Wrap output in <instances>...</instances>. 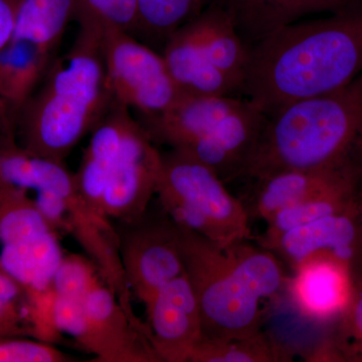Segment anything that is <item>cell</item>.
Returning <instances> with one entry per match:
<instances>
[{"instance_id": "6da1fadb", "label": "cell", "mask_w": 362, "mask_h": 362, "mask_svg": "<svg viewBox=\"0 0 362 362\" xmlns=\"http://www.w3.org/2000/svg\"><path fill=\"white\" fill-rule=\"evenodd\" d=\"M361 75L362 0H350L330 16L298 21L252 45L240 93L270 115Z\"/></svg>"}, {"instance_id": "7a4b0ae2", "label": "cell", "mask_w": 362, "mask_h": 362, "mask_svg": "<svg viewBox=\"0 0 362 362\" xmlns=\"http://www.w3.org/2000/svg\"><path fill=\"white\" fill-rule=\"evenodd\" d=\"M177 226L185 273L201 313L202 338L262 332V305L284 291L287 277L278 257L250 240L218 245Z\"/></svg>"}, {"instance_id": "3957f363", "label": "cell", "mask_w": 362, "mask_h": 362, "mask_svg": "<svg viewBox=\"0 0 362 362\" xmlns=\"http://www.w3.org/2000/svg\"><path fill=\"white\" fill-rule=\"evenodd\" d=\"M361 158L362 75L342 89L267 115L240 180L284 170H331Z\"/></svg>"}, {"instance_id": "277c9868", "label": "cell", "mask_w": 362, "mask_h": 362, "mask_svg": "<svg viewBox=\"0 0 362 362\" xmlns=\"http://www.w3.org/2000/svg\"><path fill=\"white\" fill-rule=\"evenodd\" d=\"M103 33L80 28L70 51L54 59L40 89L16 115L14 132L23 148L64 162L111 108Z\"/></svg>"}, {"instance_id": "5b68a950", "label": "cell", "mask_w": 362, "mask_h": 362, "mask_svg": "<svg viewBox=\"0 0 362 362\" xmlns=\"http://www.w3.org/2000/svg\"><path fill=\"white\" fill-rule=\"evenodd\" d=\"M90 133L75 173L80 194L113 223L137 220L156 195L160 152L129 108L116 101Z\"/></svg>"}, {"instance_id": "8992f818", "label": "cell", "mask_w": 362, "mask_h": 362, "mask_svg": "<svg viewBox=\"0 0 362 362\" xmlns=\"http://www.w3.org/2000/svg\"><path fill=\"white\" fill-rule=\"evenodd\" d=\"M158 204L177 225L218 245L252 238L249 216L214 171L171 149L161 153Z\"/></svg>"}, {"instance_id": "52a82bcc", "label": "cell", "mask_w": 362, "mask_h": 362, "mask_svg": "<svg viewBox=\"0 0 362 362\" xmlns=\"http://www.w3.org/2000/svg\"><path fill=\"white\" fill-rule=\"evenodd\" d=\"M35 199L58 232L65 230L75 238L121 306L131 318L141 322L133 311V295L124 274L115 223L88 204L80 194L75 173L64 162H54Z\"/></svg>"}, {"instance_id": "ba28073f", "label": "cell", "mask_w": 362, "mask_h": 362, "mask_svg": "<svg viewBox=\"0 0 362 362\" xmlns=\"http://www.w3.org/2000/svg\"><path fill=\"white\" fill-rule=\"evenodd\" d=\"M0 268L28 289L52 287L65 254L59 232L23 188L0 185Z\"/></svg>"}, {"instance_id": "9c48e42d", "label": "cell", "mask_w": 362, "mask_h": 362, "mask_svg": "<svg viewBox=\"0 0 362 362\" xmlns=\"http://www.w3.org/2000/svg\"><path fill=\"white\" fill-rule=\"evenodd\" d=\"M59 327L81 349L95 356L93 361H161L146 324L131 318L104 282L90 290L81 306L63 317Z\"/></svg>"}, {"instance_id": "30bf717a", "label": "cell", "mask_w": 362, "mask_h": 362, "mask_svg": "<svg viewBox=\"0 0 362 362\" xmlns=\"http://www.w3.org/2000/svg\"><path fill=\"white\" fill-rule=\"evenodd\" d=\"M102 52L114 100L141 112L144 119L160 116L181 97L162 54L129 33L105 30Z\"/></svg>"}, {"instance_id": "8fae6325", "label": "cell", "mask_w": 362, "mask_h": 362, "mask_svg": "<svg viewBox=\"0 0 362 362\" xmlns=\"http://www.w3.org/2000/svg\"><path fill=\"white\" fill-rule=\"evenodd\" d=\"M151 206L137 220L116 223L124 274L133 297L144 306L168 283L185 273L180 228Z\"/></svg>"}, {"instance_id": "7c38bea8", "label": "cell", "mask_w": 362, "mask_h": 362, "mask_svg": "<svg viewBox=\"0 0 362 362\" xmlns=\"http://www.w3.org/2000/svg\"><path fill=\"white\" fill-rule=\"evenodd\" d=\"M284 291L305 320L329 322L342 316L354 296L352 268L329 254L314 255L293 268Z\"/></svg>"}, {"instance_id": "4fadbf2b", "label": "cell", "mask_w": 362, "mask_h": 362, "mask_svg": "<svg viewBox=\"0 0 362 362\" xmlns=\"http://www.w3.org/2000/svg\"><path fill=\"white\" fill-rule=\"evenodd\" d=\"M144 307L150 340L161 362H189L202 329L199 305L185 273L162 287Z\"/></svg>"}, {"instance_id": "5bb4252c", "label": "cell", "mask_w": 362, "mask_h": 362, "mask_svg": "<svg viewBox=\"0 0 362 362\" xmlns=\"http://www.w3.org/2000/svg\"><path fill=\"white\" fill-rule=\"evenodd\" d=\"M361 178L356 165L322 171H279L246 180L247 189L238 199L250 221H267L286 207L333 188L361 183Z\"/></svg>"}, {"instance_id": "9a60e30c", "label": "cell", "mask_w": 362, "mask_h": 362, "mask_svg": "<svg viewBox=\"0 0 362 362\" xmlns=\"http://www.w3.org/2000/svg\"><path fill=\"white\" fill-rule=\"evenodd\" d=\"M266 250L284 259L292 269L314 255L329 254L354 270V262L362 256V202L356 209L293 228Z\"/></svg>"}, {"instance_id": "2e32d148", "label": "cell", "mask_w": 362, "mask_h": 362, "mask_svg": "<svg viewBox=\"0 0 362 362\" xmlns=\"http://www.w3.org/2000/svg\"><path fill=\"white\" fill-rule=\"evenodd\" d=\"M162 57L181 96H233L240 92L239 86L207 59L189 23L169 37Z\"/></svg>"}, {"instance_id": "e0dca14e", "label": "cell", "mask_w": 362, "mask_h": 362, "mask_svg": "<svg viewBox=\"0 0 362 362\" xmlns=\"http://www.w3.org/2000/svg\"><path fill=\"white\" fill-rule=\"evenodd\" d=\"M247 47L310 14L332 11L347 0H221Z\"/></svg>"}, {"instance_id": "ac0fdd59", "label": "cell", "mask_w": 362, "mask_h": 362, "mask_svg": "<svg viewBox=\"0 0 362 362\" xmlns=\"http://www.w3.org/2000/svg\"><path fill=\"white\" fill-rule=\"evenodd\" d=\"M207 59L242 90L249 47L240 37L230 13L221 0L211 1L189 21Z\"/></svg>"}, {"instance_id": "d6986e66", "label": "cell", "mask_w": 362, "mask_h": 362, "mask_svg": "<svg viewBox=\"0 0 362 362\" xmlns=\"http://www.w3.org/2000/svg\"><path fill=\"white\" fill-rule=\"evenodd\" d=\"M54 54L25 40L11 39L0 49V100L13 115L35 92Z\"/></svg>"}, {"instance_id": "ffe728a7", "label": "cell", "mask_w": 362, "mask_h": 362, "mask_svg": "<svg viewBox=\"0 0 362 362\" xmlns=\"http://www.w3.org/2000/svg\"><path fill=\"white\" fill-rule=\"evenodd\" d=\"M361 183L342 185L279 211L267 221L265 233L259 238L262 247L266 249L283 233L319 220L330 214L343 213L361 206Z\"/></svg>"}, {"instance_id": "44dd1931", "label": "cell", "mask_w": 362, "mask_h": 362, "mask_svg": "<svg viewBox=\"0 0 362 362\" xmlns=\"http://www.w3.org/2000/svg\"><path fill=\"white\" fill-rule=\"evenodd\" d=\"M76 0H18L11 39L25 40L52 52L58 49Z\"/></svg>"}, {"instance_id": "7402d4cb", "label": "cell", "mask_w": 362, "mask_h": 362, "mask_svg": "<svg viewBox=\"0 0 362 362\" xmlns=\"http://www.w3.org/2000/svg\"><path fill=\"white\" fill-rule=\"evenodd\" d=\"M287 350L265 333L197 343L189 362H277L290 361Z\"/></svg>"}, {"instance_id": "603a6c76", "label": "cell", "mask_w": 362, "mask_h": 362, "mask_svg": "<svg viewBox=\"0 0 362 362\" xmlns=\"http://www.w3.org/2000/svg\"><path fill=\"white\" fill-rule=\"evenodd\" d=\"M138 28L165 44L181 26L201 14L211 0H137Z\"/></svg>"}, {"instance_id": "cb8c5ba5", "label": "cell", "mask_w": 362, "mask_h": 362, "mask_svg": "<svg viewBox=\"0 0 362 362\" xmlns=\"http://www.w3.org/2000/svg\"><path fill=\"white\" fill-rule=\"evenodd\" d=\"M82 30L131 33L138 28L137 0H76L74 18Z\"/></svg>"}, {"instance_id": "d4e9b609", "label": "cell", "mask_w": 362, "mask_h": 362, "mask_svg": "<svg viewBox=\"0 0 362 362\" xmlns=\"http://www.w3.org/2000/svg\"><path fill=\"white\" fill-rule=\"evenodd\" d=\"M30 337L28 290L0 268V338Z\"/></svg>"}, {"instance_id": "484cf974", "label": "cell", "mask_w": 362, "mask_h": 362, "mask_svg": "<svg viewBox=\"0 0 362 362\" xmlns=\"http://www.w3.org/2000/svg\"><path fill=\"white\" fill-rule=\"evenodd\" d=\"M104 282L96 265L80 255H65L57 268L52 287L59 297L84 301L93 288Z\"/></svg>"}, {"instance_id": "4316f807", "label": "cell", "mask_w": 362, "mask_h": 362, "mask_svg": "<svg viewBox=\"0 0 362 362\" xmlns=\"http://www.w3.org/2000/svg\"><path fill=\"white\" fill-rule=\"evenodd\" d=\"M26 290L32 337L52 344L63 341V332L57 323V293L54 288Z\"/></svg>"}, {"instance_id": "83f0119b", "label": "cell", "mask_w": 362, "mask_h": 362, "mask_svg": "<svg viewBox=\"0 0 362 362\" xmlns=\"http://www.w3.org/2000/svg\"><path fill=\"white\" fill-rule=\"evenodd\" d=\"M73 357L52 343L26 337L0 338V362H68Z\"/></svg>"}, {"instance_id": "f1b7e54d", "label": "cell", "mask_w": 362, "mask_h": 362, "mask_svg": "<svg viewBox=\"0 0 362 362\" xmlns=\"http://www.w3.org/2000/svg\"><path fill=\"white\" fill-rule=\"evenodd\" d=\"M342 318L343 338L354 340L352 349L362 358V285H354V296Z\"/></svg>"}, {"instance_id": "f546056e", "label": "cell", "mask_w": 362, "mask_h": 362, "mask_svg": "<svg viewBox=\"0 0 362 362\" xmlns=\"http://www.w3.org/2000/svg\"><path fill=\"white\" fill-rule=\"evenodd\" d=\"M18 0H0V49L11 40Z\"/></svg>"}, {"instance_id": "4dcf8cb0", "label": "cell", "mask_w": 362, "mask_h": 362, "mask_svg": "<svg viewBox=\"0 0 362 362\" xmlns=\"http://www.w3.org/2000/svg\"><path fill=\"white\" fill-rule=\"evenodd\" d=\"M9 110L6 105L0 100V130L7 127L13 123V119L8 117Z\"/></svg>"}, {"instance_id": "1f68e13d", "label": "cell", "mask_w": 362, "mask_h": 362, "mask_svg": "<svg viewBox=\"0 0 362 362\" xmlns=\"http://www.w3.org/2000/svg\"><path fill=\"white\" fill-rule=\"evenodd\" d=\"M347 1H350V0H347Z\"/></svg>"}]
</instances>
